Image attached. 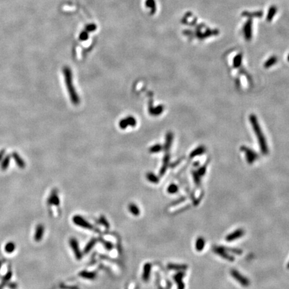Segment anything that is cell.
<instances>
[{
	"mask_svg": "<svg viewBox=\"0 0 289 289\" xmlns=\"http://www.w3.org/2000/svg\"><path fill=\"white\" fill-rule=\"evenodd\" d=\"M205 152H206V147L204 146L201 145L200 147H197V148L193 150V151L191 153L190 157L193 158L195 157L200 156V155L203 154Z\"/></svg>",
	"mask_w": 289,
	"mask_h": 289,
	"instance_id": "5bb4252c",
	"label": "cell"
},
{
	"mask_svg": "<svg viewBox=\"0 0 289 289\" xmlns=\"http://www.w3.org/2000/svg\"><path fill=\"white\" fill-rule=\"evenodd\" d=\"M151 270V264L150 263H146L144 265L143 273V280L144 281H148L150 276V272Z\"/></svg>",
	"mask_w": 289,
	"mask_h": 289,
	"instance_id": "7c38bea8",
	"label": "cell"
},
{
	"mask_svg": "<svg viewBox=\"0 0 289 289\" xmlns=\"http://www.w3.org/2000/svg\"><path fill=\"white\" fill-rule=\"evenodd\" d=\"M278 61V58L276 56H272L271 57L267 60L265 62V63L264 64V66L265 69H269L271 66H274V65Z\"/></svg>",
	"mask_w": 289,
	"mask_h": 289,
	"instance_id": "e0dca14e",
	"label": "cell"
},
{
	"mask_svg": "<svg viewBox=\"0 0 289 289\" xmlns=\"http://www.w3.org/2000/svg\"><path fill=\"white\" fill-rule=\"evenodd\" d=\"M212 250H213V252L215 254H216L217 255L220 256L221 258L225 259L226 260H228L230 262H232L234 260V258L231 255L229 254L228 252L225 249L224 247L215 246L213 247Z\"/></svg>",
	"mask_w": 289,
	"mask_h": 289,
	"instance_id": "3957f363",
	"label": "cell"
},
{
	"mask_svg": "<svg viewBox=\"0 0 289 289\" xmlns=\"http://www.w3.org/2000/svg\"><path fill=\"white\" fill-rule=\"evenodd\" d=\"M168 268L175 271H185L187 268V266L185 264H169Z\"/></svg>",
	"mask_w": 289,
	"mask_h": 289,
	"instance_id": "ac0fdd59",
	"label": "cell"
},
{
	"mask_svg": "<svg viewBox=\"0 0 289 289\" xmlns=\"http://www.w3.org/2000/svg\"><path fill=\"white\" fill-rule=\"evenodd\" d=\"M79 275L82 277L85 278L86 279H91V280L94 279V278L96 277V274H95L94 272H86V271L81 272L79 274Z\"/></svg>",
	"mask_w": 289,
	"mask_h": 289,
	"instance_id": "7402d4cb",
	"label": "cell"
},
{
	"mask_svg": "<svg viewBox=\"0 0 289 289\" xmlns=\"http://www.w3.org/2000/svg\"><path fill=\"white\" fill-rule=\"evenodd\" d=\"M287 268H288V269H289V262H288V264H287Z\"/></svg>",
	"mask_w": 289,
	"mask_h": 289,
	"instance_id": "d6a6232c",
	"label": "cell"
},
{
	"mask_svg": "<svg viewBox=\"0 0 289 289\" xmlns=\"http://www.w3.org/2000/svg\"><path fill=\"white\" fill-rule=\"evenodd\" d=\"M96 240L95 239H93V240H92L90 241L88 244H87V245L85 247V248H84V253H88L90 251H91V250L93 248V246H94V244H96Z\"/></svg>",
	"mask_w": 289,
	"mask_h": 289,
	"instance_id": "603a6c76",
	"label": "cell"
},
{
	"mask_svg": "<svg viewBox=\"0 0 289 289\" xmlns=\"http://www.w3.org/2000/svg\"><path fill=\"white\" fill-rule=\"evenodd\" d=\"M73 222L75 223L80 227L85 229H88V230H92L93 227L91 224V223H88L86 220L84 219L83 217H81L80 216H75L73 217Z\"/></svg>",
	"mask_w": 289,
	"mask_h": 289,
	"instance_id": "8992f818",
	"label": "cell"
},
{
	"mask_svg": "<svg viewBox=\"0 0 289 289\" xmlns=\"http://www.w3.org/2000/svg\"><path fill=\"white\" fill-rule=\"evenodd\" d=\"M5 249L6 250V252L8 253L12 252L13 250H15V245L13 244L12 242H10V243H8L6 246H5Z\"/></svg>",
	"mask_w": 289,
	"mask_h": 289,
	"instance_id": "4316f807",
	"label": "cell"
},
{
	"mask_svg": "<svg viewBox=\"0 0 289 289\" xmlns=\"http://www.w3.org/2000/svg\"><path fill=\"white\" fill-rule=\"evenodd\" d=\"M146 5L147 7H151V8H156V5H155V1L154 0H147L146 1Z\"/></svg>",
	"mask_w": 289,
	"mask_h": 289,
	"instance_id": "f546056e",
	"label": "cell"
},
{
	"mask_svg": "<svg viewBox=\"0 0 289 289\" xmlns=\"http://www.w3.org/2000/svg\"><path fill=\"white\" fill-rule=\"evenodd\" d=\"M240 149L245 153L247 162L249 164H252L256 159H258V155L255 151H254L252 149L246 146H242Z\"/></svg>",
	"mask_w": 289,
	"mask_h": 289,
	"instance_id": "277c9868",
	"label": "cell"
},
{
	"mask_svg": "<svg viewBox=\"0 0 289 289\" xmlns=\"http://www.w3.org/2000/svg\"><path fill=\"white\" fill-rule=\"evenodd\" d=\"M197 172L200 177L205 175V173L206 172V166L204 165V166H202V167H201L200 169H199Z\"/></svg>",
	"mask_w": 289,
	"mask_h": 289,
	"instance_id": "83f0119b",
	"label": "cell"
},
{
	"mask_svg": "<svg viewBox=\"0 0 289 289\" xmlns=\"http://www.w3.org/2000/svg\"><path fill=\"white\" fill-rule=\"evenodd\" d=\"M225 249L227 250L228 252L234 254L236 255H241L242 254V251L241 250L238 248H225Z\"/></svg>",
	"mask_w": 289,
	"mask_h": 289,
	"instance_id": "cb8c5ba5",
	"label": "cell"
},
{
	"mask_svg": "<svg viewBox=\"0 0 289 289\" xmlns=\"http://www.w3.org/2000/svg\"><path fill=\"white\" fill-rule=\"evenodd\" d=\"M243 32L244 35V38L246 40L250 41L252 39V20L251 18H249L247 21L245 23L244 28H243Z\"/></svg>",
	"mask_w": 289,
	"mask_h": 289,
	"instance_id": "5b68a950",
	"label": "cell"
},
{
	"mask_svg": "<svg viewBox=\"0 0 289 289\" xmlns=\"http://www.w3.org/2000/svg\"><path fill=\"white\" fill-rule=\"evenodd\" d=\"M276 12H277V7L275 6V5H272L268 10V14H267V16H266V20L268 21H271L272 20V19L274 18V15H276Z\"/></svg>",
	"mask_w": 289,
	"mask_h": 289,
	"instance_id": "2e32d148",
	"label": "cell"
},
{
	"mask_svg": "<svg viewBox=\"0 0 289 289\" xmlns=\"http://www.w3.org/2000/svg\"><path fill=\"white\" fill-rule=\"evenodd\" d=\"M69 243L70 244V246H71V248H72L76 258L77 259V260H80V259L82 258V256H83V255H82V253L80 252V249H79V246H78V244L77 240H76L75 238H71L70 240Z\"/></svg>",
	"mask_w": 289,
	"mask_h": 289,
	"instance_id": "ba28073f",
	"label": "cell"
},
{
	"mask_svg": "<svg viewBox=\"0 0 289 289\" xmlns=\"http://www.w3.org/2000/svg\"><path fill=\"white\" fill-rule=\"evenodd\" d=\"M242 61V54L241 53H239L238 54L234 57L233 60V66L235 69H238L241 66Z\"/></svg>",
	"mask_w": 289,
	"mask_h": 289,
	"instance_id": "d6986e66",
	"label": "cell"
},
{
	"mask_svg": "<svg viewBox=\"0 0 289 289\" xmlns=\"http://www.w3.org/2000/svg\"><path fill=\"white\" fill-rule=\"evenodd\" d=\"M287 60H288V62H289V54H288V56H287Z\"/></svg>",
	"mask_w": 289,
	"mask_h": 289,
	"instance_id": "1f68e13d",
	"label": "cell"
},
{
	"mask_svg": "<svg viewBox=\"0 0 289 289\" xmlns=\"http://www.w3.org/2000/svg\"><path fill=\"white\" fill-rule=\"evenodd\" d=\"M264 13L262 11H258V12H249L247 11H244L242 13V15L243 17H247L249 18H261L262 17Z\"/></svg>",
	"mask_w": 289,
	"mask_h": 289,
	"instance_id": "8fae6325",
	"label": "cell"
},
{
	"mask_svg": "<svg viewBox=\"0 0 289 289\" xmlns=\"http://www.w3.org/2000/svg\"><path fill=\"white\" fill-rule=\"evenodd\" d=\"M43 233H44V227L42 224L38 225L36 229V232H35V240L37 242H40L41 240H42Z\"/></svg>",
	"mask_w": 289,
	"mask_h": 289,
	"instance_id": "9c48e42d",
	"label": "cell"
},
{
	"mask_svg": "<svg viewBox=\"0 0 289 289\" xmlns=\"http://www.w3.org/2000/svg\"><path fill=\"white\" fill-rule=\"evenodd\" d=\"M206 242L204 238H203L202 237H199L197 238L195 242V249L198 252H201L203 250L204 247H205Z\"/></svg>",
	"mask_w": 289,
	"mask_h": 289,
	"instance_id": "4fadbf2b",
	"label": "cell"
},
{
	"mask_svg": "<svg viewBox=\"0 0 289 289\" xmlns=\"http://www.w3.org/2000/svg\"><path fill=\"white\" fill-rule=\"evenodd\" d=\"M48 203L49 204H53V205L58 206L60 204V200L56 193H52L50 197L48 198Z\"/></svg>",
	"mask_w": 289,
	"mask_h": 289,
	"instance_id": "ffe728a7",
	"label": "cell"
},
{
	"mask_svg": "<svg viewBox=\"0 0 289 289\" xmlns=\"http://www.w3.org/2000/svg\"><path fill=\"white\" fill-rule=\"evenodd\" d=\"M249 120L251 125L252 126L253 130L254 131L256 137L258 138V141L259 143V146L261 149V151L263 154L266 155L268 153V147L267 145L266 139L264 137L263 132L262 131L259 122L258 121L257 117L254 114H250L249 116Z\"/></svg>",
	"mask_w": 289,
	"mask_h": 289,
	"instance_id": "6da1fadb",
	"label": "cell"
},
{
	"mask_svg": "<svg viewBox=\"0 0 289 289\" xmlns=\"http://www.w3.org/2000/svg\"><path fill=\"white\" fill-rule=\"evenodd\" d=\"M129 209L133 216H137L140 214V209L134 203H130L129 206Z\"/></svg>",
	"mask_w": 289,
	"mask_h": 289,
	"instance_id": "44dd1931",
	"label": "cell"
},
{
	"mask_svg": "<svg viewBox=\"0 0 289 289\" xmlns=\"http://www.w3.org/2000/svg\"><path fill=\"white\" fill-rule=\"evenodd\" d=\"M178 187L175 184H171L167 188L168 193H171V194L175 193L176 192H178Z\"/></svg>",
	"mask_w": 289,
	"mask_h": 289,
	"instance_id": "d4e9b609",
	"label": "cell"
},
{
	"mask_svg": "<svg viewBox=\"0 0 289 289\" xmlns=\"http://www.w3.org/2000/svg\"><path fill=\"white\" fill-rule=\"evenodd\" d=\"M193 180H194L195 184L199 186V185L201 184V181H200V176L199 175V174L198 173L197 171H194V172H193Z\"/></svg>",
	"mask_w": 289,
	"mask_h": 289,
	"instance_id": "484cf974",
	"label": "cell"
},
{
	"mask_svg": "<svg viewBox=\"0 0 289 289\" xmlns=\"http://www.w3.org/2000/svg\"><path fill=\"white\" fill-rule=\"evenodd\" d=\"M185 276L184 272H179V273L176 274L174 276V280H175L177 284H178V289H184V284L183 282V278Z\"/></svg>",
	"mask_w": 289,
	"mask_h": 289,
	"instance_id": "30bf717a",
	"label": "cell"
},
{
	"mask_svg": "<svg viewBox=\"0 0 289 289\" xmlns=\"http://www.w3.org/2000/svg\"><path fill=\"white\" fill-rule=\"evenodd\" d=\"M147 178H148L149 181H152L153 183H157L158 181V179L155 175H153L152 173L148 174V175H147Z\"/></svg>",
	"mask_w": 289,
	"mask_h": 289,
	"instance_id": "f1b7e54d",
	"label": "cell"
},
{
	"mask_svg": "<svg viewBox=\"0 0 289 289\" xmlns=\"http://www.w3.org/2000/svg\"><path fill=\"white\" fill-rule=\"evenodd\" d=\"M218 34H219V32L216 30V29H215V30H210V29H208V30H207L206 32H204V33H200H200H198L197 35L199 38H200V39H203V38H208L211 36H214V35H217Z\"/></svg>",
	"mask_w": 289,
	"mask_h": 289,
	"instance_id": "9a60e30c",
	"label": "cell"
},
{
	"mask_svg": "<svg viewBox=\"0 0 289 289\" xmlns=\"http://www.w3.org/2000/svg\"><path fill=\"white\" fill-rule=\"evenodd\" d=\"M100 222H101V223H102L103 225L105 226L106 227H107L108 228L109 227V226H108V223L107 220H106L104 217H102L101 218H100Z\"/></svg>",
	"mask_w": 289,
	"mask_h": 289,
	"instance_id": "4dcf8cb0",
	"label": "cell"
},
{
	"mask_svg": "<svg viewBox=\"0 0 289 289\" xmlns=\"http://www.w3.org/2000/svg\"><path fill=\"white\" fill-rule=\"evenodd\" d=\"M230 274L237 282L240 283V285L243 286V287H247L250 285V280L248 279L246 277H245L242 274L240 273V272L238 271H236V270H234V269L231 270Z\"/></svg>",
	"mask_w": 289,
	"mask_h": 289,
	"instance_id": "7a4b0ae2",
	"label": "cell"
},
{
	"mask_svg": "<svg viewBox=\"0 0 289 289\" xmlns=\"http://www.w3.org/2000/svg\"><path fill=\"white\" fill-rule=\"evenodd\" d=\"M244 233L245 231L243 229H238V230L234 231L233 232L228 234L227 236L226 237V240L228 242H233L243 236Z\"/></svg>",
	"mask_w": 289,
	"mask_h": 289,
	"instance_id": "52a82bcc",
	"label": "cell"
}]
</instances>
